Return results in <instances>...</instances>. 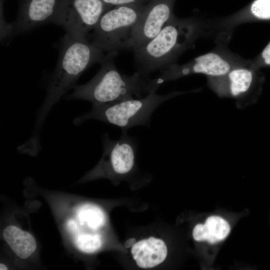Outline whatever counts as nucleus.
Wrapping results in <instances>:
<instances>
[{
	"mask_svg": "<svg viewBox=\"0 0 270 270\" xmlns=\"http://www.w3.org/2000/svg\"><path fill=\"white\" fill-rule=\"evenodd\" d=\"M189 26L172 18L156 36L134 50L136 72L150 78L151 74L171 66L178 52L188 40L192 30Z\"/></svg>",
	"mask_w": 270,
	"mask_h": 270,
	"instance_id": "obj_4",
	"label": "nucleus"
},
{
	"mask_svg": "<svg viewBox=\"0 0 270 270\" xmlns=\"http://www.w3.org/2000/svg\"><path fill=\"white\" fill-rule=\"evenodd\" d=\"M68 228L72 232H75L78 230V226L76 222L72 220H70L67 224Z\"/></svg>",
	"mask_w": 270,
	"mask_h": 270,
	"instance_id": "obj_19",
	"label": "nucleus"
},
{
	"mask_svg": "<svg viewBox=\"0 0 270 270\" xmlns=\"http://www.w3.org/2000/svg\"><path fill=\"white\" fill-rule=\"evenodd\" d=\"M122 131L120 138L112 140L105 132L102 136L104 154L100 170H108L119 176L126 175L132 170L135 164L137 145L134 139Z\"/></svg>",
	"mask_w": 270,
	"mask_h": 270,
	"instance_id": "obj_8",
	"label": "nucleus"
},
{
	"mask_svg": "<svg viewBox=\"0 0 270 270\" xmlns=\"http://www.w3.org/2000/svg\"><path fill=\"white\" fill-rule=\"evenodd\" d=\"M230 231V226L225 220L219 216H212L206 220L204 224L195 226L192 236L196 241L206 240L215 243L224 239Z\"/></svg>",
	"mask_w": 270,
	"mask_h": 270,
	"instance_id": "obj_12",
	"label": "nucleus"
},
{
	"mask_svg": "<svg viewBox=\"0 0 270 270\" xmlns=\"http://www.w3.org/2000/svg\"><path fill=\"white\" fill-rule=\"evenodd\" d=\"M104 51L87 38L66 34L62 38L58 60L47 85L44 100L38 110L34 130L26 146L34 150L41 148L40 134L44 120L53 107L70 90L73 89L82 73L101 62Z\"/></svg>",
	"mask_w": 270,
	"mask_h": 270,
	"instance_id": "obj_1",
	"label": "nucleus"
},
{
	"mask_svg": "<svg viewBox=\"0 0 270 270\" xmlns=\"http://www.w3.org/2000/svg\"><path fill=\"white\" fill-rule=\"evenodd\" d=\"M230 92L236 98L248 91L252 81V72L248 70H234L228 74Z\"/></svg>",
	"mask_w": 270,
	"mask_h": 270,
	"instance_id": "obj_14",
	"label": "nucleus"
},
{
	"mask_svg": "<svg viewBox=\"0 0 270 270\" xmlns=\"http://www.w3.org/2000/svg\"><path fill=\"white\" fill-rule=\"evenodd\" d=\"M3 238L15 254L22 259L29 257L36 248L33 236L15 226H6L3 232Z\"/></svg>",
	"mask_w": 270,
	"mask_h": 270,
	"instance_id": "obj_11",
	"label": "nucleus"
},
{
	"mask_svg": "<svg viewBox=\"0 0 270 270\" xmlns=\"http://www.w3.org/2000/svg\"><path fill=\"white\" fill-rule=\"evenodd\" d=\"M118 52H108L100 62V68L88 82L76 85L68 100H82L91 102L92 106L113 102L140 98L150 78L138 72L129 76L120 74L116 68L114 59Z\"/></svg>",
	"mask_w": 270,
	"mask_h": 270,
	"instance_id": "obj_2",
	"label": "nucleus"
},
{
	"mask_svg": "<svg viewBox=\"0 0 270 270\" xmlns=\"http://www.w3.org/2000/svg\"><path fill=\"white\" fill-rule=\"evenodd\" d=\"M178 94L172 92L158 94L156 92H151L144 98L92 106L90 111L76 118L74 124L78 126L88 120H96L115 125L122 131H128L138 126H149L150 117L156 108Z\"/></svg>",
	"mask_w": 270,
	"mask_h": 270,
	"instance_id": "obj_3",
	"label": "nucleus"
},
{
	"mask_svg": "<svg viewBox=\"0 0 270 270\" xmlns=\"http://www.w3.org/2000/svg\"><path fill=\"white\" fill-rule=\"evenodd\" d=\"M262 56L265 63L270 65V42L262 51Z\"/></svg>",
	"mask_w": 270,
	"mask_h": 270,
	"instance_id": "obj_18",
	"label": "nucleus"
},
{
	"mask_svg": "<svg viewBox=\"0 0 270 270\" xmlns=\"http://www.w3.org/2000/svg\"><path fill=\"white\" fill-rule=\"evenodd\" d=\"M146 3L116 6L107 10L93 30L91 42L108 52L128 49L133 28Z\"/></svg>",
	"mask_w": 270,
	"mask_h": 270,
	"instance_id": "obj_5",
	"label": "nucleus"
},
{
	"mask_svg": "<svg viewBox=\"0 0 270 270\" xmlns=\"http://www.w3.org/2000/svg\"><path fill=\"white\" fill-rule=\"evenodd\" d=\"M74 243L81 252L92 253L101 247L102 240L100 236L98 234H82L76 236Z\"/></svg>",
	"mask_w": 270,
	"mask_h": 270,
	"instance_id": "obj_15",
	"label": "nucleus"
},
{
	"mask_svg": "<svg viewBox=\"0 0 270 270\" xmlns=\"http://www.w3.org/2000/svg\"><path fill=\"white\" fill-rule=\"evenodd\" d=\"M0 270H8L7 266L4 264H0Z\"/></svg>",
	"mask_w": 270,
	"mask_h": 270,
	"instance_id": "obj_20",
	"label": "nucleus"
},
{
	"mask_svg": "<svg viewBox=\"0 0 270 270\" xmlns=\"http://www.w3.org/2000/svg\"><path fill=\"white\" fill-rule=\"evenodd\" d=\"M79 222L92 230H97L105 223V215L102 210L96 206L86 204L80 206L77 211Z\"/></svg>",
	"mask_w": 270,
	"mask_h": 270,
	"instance_id": "obj_13",
	"label": "nucleus"
},
{
	"mask_svg": "<svg viewBox=\"0 0 270 270\" xmlns=\"http://www.w3.org/2000/svg\"><path fill=\"white\" fill-rule=\"evenodd\" d=\"M252 14L261 19H270V0H256L251 6Z\"/></svg>",
	"mask_w": 270,
	"mask_h": 270,
	"instance_id": "obj_16",
	"label": "nucleus"
},
{
	"mask_svg": "<svg viewBox=\"0 0 270 270\" xmlns=\"http://www.w3.org/2000/svg\"><path fill=\"white\" fill-rule=\"evenodd\" d=\"M60 0H18L16 18L8 34L24 32L40 26L54 22Z\"/></svg>",
	"mask_w": 270,
	"mask_h": 270,
	"instance_id": "obj_9",
	"label": "nucleus"
},
{
	"mask_svg": "<svg viewBox=\"0 0 270 270\" xmlns=\"http://www.w3.org/2000/svg\"><path fill=\"white\" fill-rule=\"evenodd\" d=\"M174 0H149L134 26L128 49L138 48L156 36L172 18Z\"/></svg>",
	"mask_w": 270,
	"mask_h": 270,
	"instance_id": "obj_7",
	"label": "nucleus"
},
{
	"mask_svg": "<svg viewBox=\"0 0 270 270\" xmlns=\"http://www.w3.org/2000/svg\"><path fill=\"white\" fill-rule=\"evenodd\" d=\"M109 10L120 6L132 4H144L149 0H102Z\"/></svg>",
	"mask_w": 270,
	"mask_h": 270,
	"instance_id": "obj_17",
	"label": "nucleus"
},
{
	"mask_svg": "<svg viewBox=\"0 0 270 270\" xmlns=\"http://www.w3.org/2000/svg\"><path fill=\"white\" fill-rule=\"evenodd\" d=\"M108 10L102 0H60L53 24L70 36L88 38L90 31Z\"/></svg>",
	"mask_w": 270,
	"mask_h": 270,
	"instance_id": "obj_6",
	"label": "nucleus"
},
{
	"mask_svg": "<svg viewBox=\"0 0 270 270\" xmlns=\"http://www.w3.org/2000/svg\"><path fill=\"white\" fill-rule=\"evenodd\" d=\"M131 252L139 267L148 268L162 262L166 257L168 250L162 240L152 236L134 243Z\"/></svg>",
	"mask_w": 270,
	"mask_h": 270,
	"instance_id": "obj_10",
	"label": "nucleus"
}]
</instances>
